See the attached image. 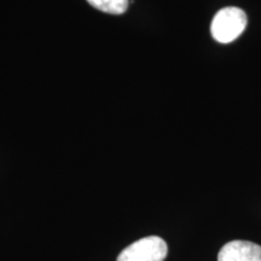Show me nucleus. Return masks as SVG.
Returning a JSON list of instances; mask_svg holds the SVG:
<instances>
[{"label": "nucleus", "instance_id": "1", "mask_svg": "<svg viewBox=\"0 0 261 261\" xmlns=\"http://www.w3.org/2000/svg\"><path fill=\"white\" fill-rule=\"evenodd\" d=\"M247 27V15L242 9L227 6L214 16L211 24L212 37L220 44H228L240 37Z\"/></svg>", "mask_w": 261, "mask_h": 261}, {"label": "nucleus", "instance_id": "2", "mask_svg": "<svg viewBox=\"0 0 261 261\" xmlns=\"http://www.w3.org/2000/svg\"><path fill=\"white\" fill-rule=\"evenodd\" d=\"M167 253V243L161 237L149 236L125 248L116 261H163Z\"/></svg>", "mask_w": 261, "mask_h": 261}, {"label": "nucleus", "instance_id": "3", "mask_svg": "<svg viewBox=\"0 0 261 261\" xmlns=\"http://www.w3.org/2000/svg\"><path fill=\"white\" fill-rule=\"evenodd\" d=\"M218 261H261V247L249 241H231L220 249Z\"/></svg>", "mask_w": 261, "mask_h": 261}, {"label": "nucleus", "instance_id": "4", "mask_svg": "<svg viewBox=\"0 0 261 261\" xmlns=\"http://www.w3.org/2000/svg\"><path fill=\"white\" fill-rule=\"evenodd\" d=\"M94 9L110 15H122L128 8V0H87Z\"/></svg>", "mask_w": 261, "mask_h": 261}]
</instances>
